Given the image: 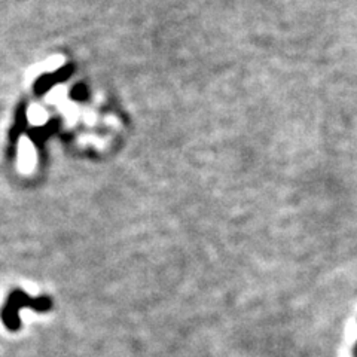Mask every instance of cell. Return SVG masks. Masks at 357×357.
Segmentation results:
<instances>
[{"mask_svg": "<svg viewBox=\"0 0 357 357\" xmlns=\"http://www.w3.org/2000/svg\"><path fill=\"white\" fill-rule=\"evenodd\" d=\"M52 299L47 295L33 298L21 289H14L8 295L5 305L0 310V317H2V322L8 331L17 332L21 327V320L20 316H18L21 308H32L33 311H38V313H47L52 308Z\"/></svg>", "mask_w": 357, "mask_h": 357, "instance_id": "cell-1", "label": "cell"}, {"mask_svg": "<svg viewBox=\"0 0 357 357\" xmlns=\"http://www.w3.org/2000/svg\"><path fill=\"white\" fill-rule=\"evenodd\" d=\"M25 113H27L25 105L20 106V109H18L17 115H15V125L12 127V130H11V144L14 143V146L17 144L18 136H20V133L24 130V127H25V122H27V115Z\"/></svg>", "mask_w": 357, "mask_h": 357, "instance_id": "cell-3", "label": "cell"}, {"mask_svg": "<svg viewBox=\"0 0 357 357\" xmlns=\"http://www.w3.org/2000/svg\"><path fill=\"white\" fill-rule=\"evenodd\" d=\"M72 75V67H63L57 70L56 73H51V75H43L38 80H36L34 91L38 94H45L48 89H51L54 85L58 84L61 80H66Z\"/></svg>", "mask_w": 357, "mask_h": 357, "instance_id": "cell-2", "label": "cell"}]
</instances>
